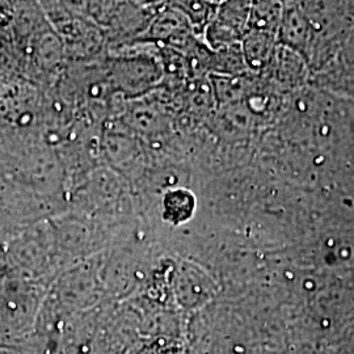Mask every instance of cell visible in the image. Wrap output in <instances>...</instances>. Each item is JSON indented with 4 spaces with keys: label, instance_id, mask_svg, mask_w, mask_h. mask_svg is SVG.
Wrapping results in <instances>:
<instances>
[{
    "label": "cell",
    "instance_id": "cell-1",
    "mask_svg": "<svg viewBox=\"0 0 354 354\" xmlns=\"http://www.w3.org/2000/svg\"><path fill=\"white\" fill-rule=\"evenodd\" d=\"M163 75L162 62L149 55L117 57L108 66V79L112 88L127 99L146 95L156 87Z\"/></svg>",
    "mask_w": 354,
    "mask_h": 354
},
{
    "label": "cell",
    "instance_id": "cell-2",
    "mask_svg": "<svg viewBox=\"0 0 354 354\" xmlns=\"http://www.w3.org/2000/svg\"><path fill=\"white\" fill-rule=\"evenodd\" d=\"M241 46L247 68L261 71L266 70L276 53L277 36L250 29L241 38Z\"/></svg>",
    "mask_w": 354,
    "mask_h": 354
},
{
    "label": "cell",
    "instance_id": "cell-3",
    "mask_svg": "<svg viewBox=\"0 0 354 354\" xmlns=\"http://www.w3.org/2000/svg\"><path fill=\"white\" fill-rule=\"evenodd\" d=\"M310 26L302 13L295 6L282 7V17L279 23L277 42L290 50L304 53L310 41Z\"/></svg>",
    "mask_w": 354,
    "mask_h": 354
},
{
    "label": "cell",
    "instance_id": "cell-4",
    "mask_svg": "<svg viewBox=\"0 0 354 354\" xmlns=\"http://www.w3.org/2000/svg\"><path fill=\"white\" fill-rule=\"evenodd\" d=\"M196 203V197L190 190L185 188L165 190L162 197V218L169 225H183L194 214Z\"/></svg>",
    "mask_w": 354,
    "mask_h": 354
},
{
    "label": "cell",
    "instance_id": "cell-5",
    "mask_svg": "<svg viewBox=\"0 0 354 354\" xmlns=\"http://www.w3.org/2000/svg\"><path fill=\"white\" fill-rule=\"evenodd\" d=\"M241 42L227 48L212 50L209 73L210 75L236 76L247 73Z\"/></svg>",
    "mask_w": 354,
    "mask_h": 354
},
{
    "label": "cell",
    "instance_id": "cell-6",
    "mask_svg": "<svg viewBox=\"0 0 354 354\" xmlns=\"http://www.w3.org/2000/svg\"><path fill=\"white\" fill-rule=\"evenodd\" d=\"M210 79L215 102L219 105L241 100L251 88V80L247 73L236 76L210 75Z\"/></svg>",
    "mask_w": 354,
    "mask_h": 354
},
{
    "label": "cell",
    "instance_id": "cell-7",
    "mask_svg": "<svg viewBox=\"0 0 354 354\" xmlns=\"http://www.w3.org/2000/svg\"><path fill=\"white\" fill-rule=\"evenodd\" d=\"M281 17L282 4L270 1L252 3L248 20V30H260L277 36Z\"/></svg>",
    "mask_w": 354,
    "mask_h": 354
},
{
    "label": "cell",
    "instance_id": "cell-8",
    "mask_svg": "<svg viewBox=\"0 0 354 354\" xmlns=\"http://www.w3.org/2000/svg\"><path fill=\"white\" fill-rule=\"evenodd\" d=\"M175 8L183 13L194 33L203 32L205 28L214 19L221 3L209 1H174L171 3Z\"/></svg>",
    "mask_w": 354,
    "mask_h": 354
}]
</instances>
